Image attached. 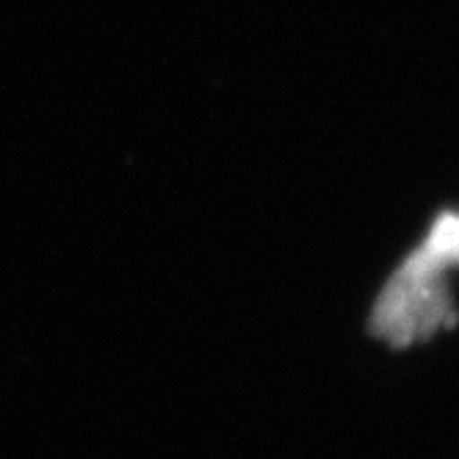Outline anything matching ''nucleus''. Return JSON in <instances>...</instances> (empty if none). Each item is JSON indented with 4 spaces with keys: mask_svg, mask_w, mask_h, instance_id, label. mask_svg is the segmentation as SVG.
<instances>
[{
    "mask_svg": "<svg viewBox=\"0 0 459 459\" xmlns=\"http://www.w3.org/2000/svg\"><path fill=\"white\" fill-rule=\"evenodd\" d=\"M459 264V216L446 213L426 244L390 277L374 307L371 330L393 346L429 338L443 324H454L446 269Z\"/></svg>",
    "mask_w": 459,
    "mask_h": 459,
    "instance_id": "1",
    "label": "nucleus"
}]
</instances>
